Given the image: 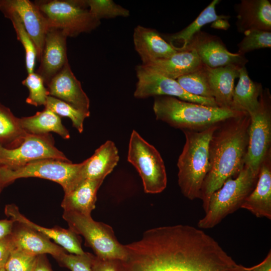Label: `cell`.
<instances>
[{"mask_svg": "<svg viewBox=\"0 0 271 271\" xmlns=\"http://www.w3.org/2000/svg\"><path fill=\"white\" fill-rule=\"evenodd\" d=\"M124 246L123 271H244L214 238L188 225L150 229Z\"/></svg>", "mask_w": 271, "mask_h": 271, "instance_id": "cell-1", "label": "cell"}, {"mask_svg": "<svg viewBox=\"0 0 271 271\" xmlns=\"http://www.w3.org/2000/svg\"><path fill=\"white\" fill-rule=\"evenodd\" d=\"M250 122V116L245 113L221 122L213 132L209 145V171L200 196L205 212L212 194L243 168Z\"/></svg>", "mask_w": 271, "mask_h": 271, "instance_id": "cell-2", "label": "cell"}, {"mask_svg": "<svg viewBox=\"0 0 271 271\" xmlns=\"http://www.w3.org/2000/svg\"><path fill=\"white\" fill-rule=\"evenodd\" d=\"M154 97L153 110L156 119L182 131L202 130L245 113L204 105L172 96Z\"/></svg>", "mask_w": 271, "mask_h": 271, "instance_id": "cell-3", "label": "cell"}, {"mask_svg": "<svg viewBox=\"0 0 271 271\" xmlns=\"http://www.w3.org/2000/svg\"><path fill=\"white\" fill-rule=\"evenodd\" d=\"M218 124L200 131H183L186 139L177 162L178 184L183 195L191 200L200 199L209 171V142Z\"/></svg>", "mask_w": 271, "mask_h": 271, "instance_id": "cell-4", "label": "cell"}, {"mask_svg": "<svg viewBox=\"0 0 271 271\" xmlns=\"http://www.w3.org/2000/svg\"><path fill=\"white\" fill-rule=\"evenodd\" d=\"M257 173L244 165L235 178L228 179L210 197L205 216L198 221L200 229L214 227L228 215L239 208L254 188Z\"/></svg>", "mask_w": 271, "mask_h": 271, "instance_id": "cell-5", "label": "cell"}, {"mask_svg": "<svg viewBox=\"0 0 271 271\" xmlns=\"http://www.w3.org/2000/svg\"><path fill=\"white\" fill-rule=\"evenodd\" d=\"M46 17L49 28L62 31L67 37L89 33L100 20L87 9L83 0H40L34 2Z\"/></svg>", "mask_w": 271, "mask_h": 271, "instance_id": "cell-6", "label": "cell"}, {"mask_svg": "<svg viewBox=\"0 0 271 271\" xmlns=\"http://www.w3.org/2000/svg\"><path fill=\"white\" fill-rule=\"evenodd\" d=\"M63 218L69 228L85 238V245L91 247L97 257L124 260L126 251L116 239L112 228L94 221L91 216L64 211Z\"/></svg>", "mask_w": 271, "mask_h": 271, "instance_id": "cell-7", "label": "cell"}, {"mask_svg": "<svg viewBox=\"0 0 271 271\" xmlns=\"http://www.w3.org/2000/svg\"><path fill=\"white\" fill-rule=\"evenodd\" d=\"M82 163L73 164L55 159H43L13 168L0 167V187L22 178L37 177L60 184L66 194L76 186Z\"/></svg>", "mask_w": 271, "mask_h": 271, "instance_id": "cell-8", "label": "cell"}, {"mask_svg": "<svg viewBox=\"0 0 271 271\" xmlns=\"http://www.w3.org/2000/svg\"><path fill=\"white\" fill-rule=\"evenodd\" d=\"M127 161L139 173L146 193H159L166 188L167 174L160 154L134 130L129 142Z\"/></svg>", "mask_w": 271, "mask_h": 271, "instance_id": "cell-9", "label": "cell"}, {"mask_svg": "<svg viewBox=\"0 0 271 271\" xmlns=\"http://www.w3.org/2000/svg\"><path fill=\"white\" fill-rule=\"evenodd\" d=\"M257 109L250 115L248 144L244 165L258 174L261 164L270 152L271 97L267 89H262Z\"/></svg>", "mask_w": 271, "mask_h": 271, "instance_id": "cell-10", "label": "cell"}, {"mask_svg": "<svg viewBox=\"0 0 271 271\" xmlns=\"http://www.w3.org/2000/svg\"><path fill=\"white\" fill-rule=\"evenodd\" d=\"M48 159L71 162L55 147L54 139L49 133H27L21 144L14 148L0 145V167L13 168Z\"/></svg>", "mask_w": 271, "mask_h": 271, "instance_id": "cell-11", "label": "cell"}, {"mask_svg": "<svg viewBox=\"0 0 271 271\" xmlns=\"http://www.w3.org/2000/svg\"><path fill=\"white\" fill-rule=\"evenodd\" d=\"M136 72L138 81L134 96L137 98L169 96L204 105L218 107L214 99L192 95L183 89L176 80L161 75L146 65L137 66Z\"/></svg>", "mask_w": 271, "mask_h": 271, "instance_id": "cell-12", "label": "cell"}, {"mask_svg": "<svg viewBox=\"0 0 271 271\" xmlns=\"http://www.w3.org/2000/svg\"><path fill=\"white\" fill-rule=\"evenodd\" d=\"M184 50H194L201 62L210 68L243 67L248 62L244 55L229 52L219 38L201 31L191 38Z\"/></svg>", "mask_w": 271, "mask_h": 271, "instance_id": "cell-13", "label": "cell"}, {"mask_svg": "<svg viewBox=\"0 0 271 271\" xmlns=\"http://www.w3.org/2000/svg\"><path fill=\"white\" fill-rule=\"evenodd\" d=\"M0 7L9 9L19 17L35 46L40 61L49 29L46 17L35 4L29 0H0Z\"/></svg>", "mask_w": 271, "mask_h": 271, "instance_id": "cell-14", "label": "cell"}, {"mask_svg": "<svg viewBox=\"0 0 271 271\" xmlns=\"http://www.w3.org/2000/svg\"><path fill=\"white\" fill-rule=\"evenodd\" d=\"M49 96L60 99L81 111L90 112V101L68 61L46 85Z\"/></svg>", "mask_w": 271, "mask_h": 271, "instance_id": "cell-15", "label": "cell"}, {"mask_svg": "<svg viewBox=\"0 0 271 271\" xmlns=\"http://www.w3.org/2000/svg\"><path fill=\"white\" fill-rule=\"evenodd\" d=\"M67 36L61 30L49 28L36 73L43 79L45 85L62 69L68 60Z\"/></svg>", "mask_w": 271, "mask_h": 271, "instance_id": "cell-16", "label": "cell"}, {"mask_svg": "<svg viewBox=\"0 0 271 271\" xmlns=\"http://www.w3.org/2000/svg\"><path fill=\"white\" fill-rule=\"evenodd\" d=\"M133 41L143 65L168 58L178 51L156 30L140 25L134 30Z\"/></svg>", "mask_w": 271, "mask_h": 271, "instance_id": "cell-17", "label": "cell"}, {"mask_svg": "<svg viewBox=\"0 0 271 271\" xmlns=\"http://www.w3.org/2000/svg\"><path fill=\"white\" fill-rule=\"evenodd\" d=\"M241 208L257 217L271 219V151L262 162L255 186Z\"/></svg>", "mask_w": 271, "mask_h": 271, "instance_id": "cell-18", "label": "cell"}, {"mask_svg": "<svg viewBox=\"0 0 271 271\" xmlns=\"http://www.w3.org/2000/svg\"><path fill=\"white\" fill-rule=\"evenodd\" d=\"M10 234L13 249L38 256L51 254L54 258L66 252L65 250L51 242L49 238L26 226L18 223Z\"/></svg>", "mask_w": 271, "mask_h": 271, "instance_id": "cell-19", "label": "cell"}, {"mask_svg": "<svg viewBox=\"0 0 271 271\" xmlns=\"http://www.w3.org/2000/svg\"><path fill=\"white\" fill-rule=\"evenodd\" d=\"M237 31H271V3L268 0H242L235 6Z\"/></svg>", "mask_w": 271, "mask_h": 271, "instance_id": "cell-20", "label": "cell"}, {"mask_svg": "<svg viewBox=\"0 0 271 271\" xmlns=\"http://www.w3.org/2000/svg\"><path fill=\"white\" fill-rule=\"evenodd\" d=\"M5 213L15 222L26 226L43 234L50 239H53L65 250L74 254H83V250L79 235L70 228L68 229L56 227L48 228L32 222L22 214L18 207L14 204L7 205Z\"/></svg>", "mask_w": 271, "mask_h": 271, "instance_id": "cell-21", "label": "cell"}, {"mask_svg": "<svg viewBox=\"0 0 271 271\" xmlns=\"http://www.w3.org/2000/svg\"><path fill=\"white\" fill-rule=\"evenodd\" d=\"M119 159L118 150L114 143L111 141H106L91 157L82 163L76 187L87 179L104 180L116 166Z\"/></svg>", "mask_w": 271, "mask_h": 271, "instance_id": "cell-22", "label": "cell"}, {"mask_svg": "<svg viewBox=\"0 0 271 271\" xmlns=\"http://www.w3.org/2000/svg\"><path fill=\"white\" fill-rule=\"evenodd\" d=\"M202 63L192 50L178 51L171 56L146 65L167 77L175 79L199 68Z\"/></svg>", "mask_w": 271, "mask_h": 271, "instance_id": "cell-23", "label": "cell"}, {"mask_svg": "<svg viewBox=\"0 0 271 271\" xmlns=\"http://www.w3.org/2000/svg\"><path fill=\"white\" fill-rule=\"evenodd\" d=\"M241 67L226 66L210 68L205 65L213 98L218 107L230 109L234 88V80L238 78Z\"/></svg>", "mask_w": 271, "mask_h": 271, "instance_id": "cell-24", "label": "cell"}, {"mask_svg": "<svg viewBox=\"0 0 271 271\" xmlns=\"http://www.w3.org/2000/svg\"><path fill=\"white\" fill-rule=\"evenodd\" d=\"M102 180H85L69 192L65 194L61 203L64 211L91 216L95 208L96 193Z\"/></svg>", "mask_w": 271, "mask_h": 271, "instance_id": "cell-25", "label": "cell"}, {"mask_svg": "<svg viewBox=\"0 0 271 271\" xmlns=\"http://www.w3.org/2000/svg\"><path fill=\"white\" fill-rule=\"evenodd\" d=\"M239 80L234 88L230 109L253 113L259 106V98L262 88L261 84L253 81L248 76L246 67L239 69Z\"/></svg>", "mask_w": 271, "mask_h": 271, "instance_id": "cell-26", "label": "cell"}, {"mask_svg": "<svg viewBox=\"0 0 271 271\" xmlns=\"http://www.w3.org/2000/svg\"><path fill=\"white\" fill-rule=\"evenodd\" d=\"M22 128L28 133L44 134L54 132L63 139L70 137L68 129L63 125L60 116L51 110L45 108L35 115L19 118Z\"/></svg>", "mask_w": 271, "mask_h": 271, "instance_id": "cell-27", "label": "cell"}, {"mask_svg": "<svg viewBox=\"0 0 271 271\" xmlns=\"http://www.w3.org/2000/svg\"><path fill=\"white\" fill-rule=\"evenodd\" d=\"M219 0H213L204 9L197 18L187 27L175 34L167 35L166 38L168 43L178 51L184 48L191 38L205 25L212 23L223 21L228 19V16L218 15L215 7L219 3Z\"/></svg>", "mask_w": 271, "mask_h": 271, "instance_id": "cell-28", "label": "cell"}, {"mask_svg": "<svg viewBox=\"0 0 271 271\" xmlns=\"http://www.w3.org/2000/svg\"><path fill=\"white\" fill-rule=\"evenodd\" d=\"M19 118L0 102V145L11 149L22 142L27 132L22 128Z\"/></svg>", "mask_w": 271, "mask_h": 271, "instance_id": "cell-29", "label": "cell"}, {"mask_svg": "<svg viewBox=\"0 0 271 271\" xmlns=\"http://www.w3.org/2000/svg\"><path fill=\"white\" fill-rule=\"evenodd\" d=\"M4 16L10 20L16 33L17 39L21 43L25 52L26 68L28 74L34 72L37 53L35 46L26 31L21 19L14 12L0 7Z\"/></svg>", "mask_w": 271, "mask_h": 271, "instance_id": "cell-30", "label": "cell"}, {"mask_svg": "<svg viewBox=\"0 0 271 271\" xmlns=\"http://www.w3.org/2000/svg\"><path fill=\"white\" fill-rule=\"evenodd\" d=\"M176 80L188 93L196 96L214 99L205 65L203 63L198 69L180 76Z\"/></svg>", "mask_w": 271, "mask_h": 271, "instance_id": "cell-31", "label": "cell"}, {"mask_svg": "<svg viewBox=\"0 0 271 271\" xmlns=\"http://www.w3.org/2000/svg\"><path fill=\"white\" fill-rule=\"evenodd\" d=\"M44 106L59 116L69 117L72 121L73 126L79 133L83 132L84 121L90 115V112L78 110L69 104L51 96H48Z\"/></svg>", "mask_w": 271, "mask_h": 271, "instance_id": "cell-32", "label": "cell"}, {"mask_svg": "<svg viewBox=\"0 0 271 271\" xmlns=\"http://www.w3.org/2000/svg\"><path fill=\"white\" fill-rule=\"evenodd\" d=\"M85 7L97 19H112L118 17H127L128 10L115 4L112 0H83Z\"/></svg>", "mask_w": 271, "mask_h": 271, "instance_id": "cell-33", "label": "cell"}, {"mask_svg": "<svg viewBox=\"0 0 271 271\" xmlns=\"http://www.w3.org/2000/svg\"><path fill=\"white\" fill-rule=\"evenodd\" d=\"M22 84L26 86L29 91V96L26 99L28 104L35 106H45L49 94L41 76L34 72L28 74Z\"/></svg>", "mask_w": 271, "mask_h": 271, "instance_id": "cell-34", "label": "cell"}, {"mask_svg": "<svg viewBox=\"0 0 271 271\" xmlns=\"http://www.w3.org/2000/svg\"><path fill=\"white\" fill-rule=\"evenodd\" d=\"M244 34V37L238 44L239 54L244 55L255 50L271 47V31L253 30Z\"/></svg>", "mask_w": 271, "mask_h": 271, "instance_id": "cell-35", "label": "cell"}, {"mask_svg": "<svg viewBox=\"0 0 271 271\" xmlns=\"http://www.w3.org/2000/svg\"><path fill=\"white\" fill-rule=\"evenodd\" d=\"M94 255L85 252L83 254H67L66 252L55 257L59 263L71 271H92Z\"/></svg>", "mask_w": 271, "mask_h": 271, "instance_id": "cell-36", "label": "cell"}, {"mask_svg": "<svg viewBox=\"0 0 271 271\" xmlns=\"http://www.w3.org/2000/svg\"><path fill=\"white\" fill-rule=\"evenodd\" d=\"M37 256L14 249L5 265V271H33Z\"/></svg>", "mask_w": 271, "mask_h": 271, "instance_id": "cell-37", "label": "cell"}, {"mask_svg": "<svg viewBox=\"0 0 271 271\" xmlns=\"http://www.w3.org/2000/svg\"><path fill=\"white\" fill-rule=\"evenodd\" d=\"M92 271H123L122 260L117 259H103L94 255Z\"/></svg>", "mask_w": 271, "mask_h": 271, "instance_id": "cell-38", "label": "cell"}, {"mask_svg": "<svg viewBox=\"0 0 271 271\" xmlns=\"http://www.w3.org/2000/svg\"><path fill=\"white\" fill-rule=\"evenodd\" d=\"M13 250L10 235L0 238V268H4L11 251Z\"/></svg>", "mask_w": 271, "mask_h": 271, "instance_id": "cell-39", "label": "cell"}, {"mask_svg": "<svg viewBox=\"0 0 271 271\" xmlns=\"http://www.w3.org/2000/svg\"><path fill=\"white\" fill-rule=\"evenodd\" d=\"M244 271H271L270 250L261 262L251 267H244Z\"/></svg>", "mask_w": 271, "mask_h": 271, "instance_id": "cell-40", "label": "cell"}, {"mask_svg": "<svg viewBox=\"0 0 271 271\" xmlns=\"http://www.w3.org/2000/svg\"><path fill=\"white\" fill-rule=\"evenodd\" d=\"M13 220H0V238L9 236L12 232L14 224Z\"/></svg>", "mask_w": 271, "mask_h": 271, "instance_id": "cell-41", "label": "cell"}, {"mask_svg": "<svg viewBox=\"0 0 271 271\" xmlns=\"http://www.w3.org/2000/svg\"><path fill=\"white\" fill-rule=\"evenodd\" d=\"M33 271H53L45 254L37 256Z\"/></svg>", "mask_w": 271, "mask_h": 271, "instance_id": "cell-42", "label": "cell"}, {"mask_svg": "<svg viewBox=\"0 0 271 271\" xmlns=\"http://www.w3.org/2000/svg\"><path fill=\"white\" fill-rule=\"evenodd\" d=\"M0 271H5V269L4 267L0 268Z\"/></svg>", "mask_w": 271, "mask_h": 271, "instance_id": "cell-43", "label": "cell"}, {"mask_svg": "<svg viewBox=\"0 0 271 271\" xmlns=\"http://www.w3.org/2000/svg\"><path fill=\"white\" fill-rule=\"evenodd\" d=\"M2 188H1V187H0V193H1V191H2Z\"/></svg>", "mask_w": 271, "mask_h": 271, "instance_id": "cell-44", "label": "cell"}]
</instances>
